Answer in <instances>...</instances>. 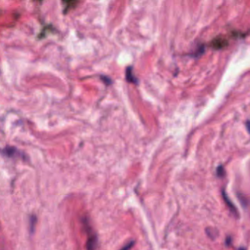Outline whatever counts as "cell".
Here are the masks:
<instances>
[{
  "label": "cell",
  "mask_w": 250,
  "mask_h": 250,
  "mask_svg": "<svg viewBox=\"0 0 250 250\" xmlns=\"http://www.w3.org/2000/svg\"><path fill=\"white\" fill-rule=\"evenodd\" d=\"M82 223L83 227H84L85 230L87 233V236H88L86 245V250H96L98 244L97 235L94 233V229H92L88 218L85 217L83 218Z\"/></svg>",
  "instance_id": "obj_1"
},
{
  "label": "cell",
  "mask_w": 250,
  "mask_h": 250,
  "mask_svg": "<svg viewBox=\"0 0 250 250\" xmlns=\"http://www.w3.org/2000/svg\"><path fill=\"white\" fill-rule=\"evenodd\" d=\"M212 46L214 49H222V48L225 47L227 45V41L226 39L224 38H220L217 37L212 41Z\"/></svg>",
  "instance_id": "obj_2"
},
{
  "label": "cell",
  "mask_w": 250,
  "mask_h": 250,
  "mask_svg": "<svg viewBox=\"0 0 250 250\" xmlns=\"http://www.w3.org/2000/svg\"><path fill=\"white\" fill-rule=\"evenodd\" d=\"M64 3L66 4L65 5V10L64 11H68L70 9H72L73 7H74L75 6H76V5L78 3L77 1H68V2H64Z\"/></svg>",
  "instance_id": "obj_3"
},
{
  "label": "cell",
  "mask_w": 250,
  "mask_h": 250,
  "mask_svg": "<svg viewBox=\"0 0 250 250\" xmlns=\"http://www.w3.org/2000/svg\"><path fill=\"white\" fill-rule=\"evenodd\" d=\"M127 80L131 81V82H133V81H136V79L135 77H133V76L132 74V70L127 69Z\"/></svg>",
  "instance_id": "obj_4"
},
{
  "label": "cell",
  "mask_w": 250,
  "mask_h": 250,
  "mask_svg": "<svg viewBox=\"0 0 250 250\" xmlns=\"http://www.w3.org/2000/svg\"><path fill=\"white\" fill-rule=\"evenodd\" d=\"M134 243H135L134 241H130V242H129L128 244H126L125 247H122L121 249H120V250H129V249H132V248L133 246H134Z\"/></svg>",
  "instance_id": "obj_5"
},
{
  "label": "cell",
  "mask_w": 250,
  "mask_h": 250,
  "mask_svg": "<svg viewBox=\"0 0 250 250\" xmlns=\"http://www.w3.org/2000/svg\"><path fill=\"white\" fill-rule=\"evenodd\" d=\"M224 173H225V171H224L223 167H222V166H219L217 169V174L220 175V176H222V175H224Z\"/></svg>",
  "instance_id": "obj_6"
},
{
  "label": "cell",
  "mask_w": 250,
  "mask_h": 250,
  "mask_svg": "<svg viewBox=\"0 0 250 250\" xmlns=\"http://www.w3.org/2000/svg\"><path fill=\"white\" fill-rule=\"evenodd\" d=\"M239 250H245V249H244V248H242V249H240Z\"/></svg>",
  "instance_id": "obj_7"
}]
</instances>
